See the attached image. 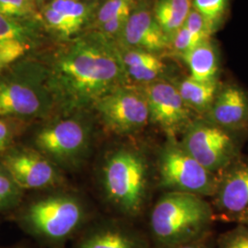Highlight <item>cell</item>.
Wrapping results in <instances>:
<instances>
[{
  "mask_svg": "<svg viewBox=\"0 0 248 248\" xmlns=\"http://www.w3.org/2000/svg\"><path fill=\"white\" fill-rule=\"evenodd\" d=\"M45 66L55 114L91 111L98 98L130 84L120 53L105 40L78 41Z\"/></svg>",
  "mask_w": 248,
  "mask_h": 248,
  "instance_id": "cell-1",
  "label": "cell"
},
{
  "mask_svg": "<svg viewBox=\"0 0 248 248\" xmlns=\"http://www.w3.org/2000/svg\"><path fill=\"white\" fill-rule=\"evenodd\" d=\"M45 191L19 208L14 221L36 245L64 248L95 218L76 191L63 186Z\"/></svg>",
  "mask_w": 248,
  "mask_h": 248,
  "instance_id": "cell-2",
  "label": "cell"
},
{
  "mask_svg": "<svg viewBox=\"0 0 248 248\" xmlns=\"http://www.w3.org/2000/svg\"><path fill=\"white\" fill-rule=\"evenodd\" d=\"M98 180L108 203L123 219L142 215L150 186V166L142 150L129 143L111 146L100 160Z\"/></svg>",
  "mask_w": 248,
  "mask_h": 248,
  "instance_id": "cell-3",
  "label": "cell"
},
{
  "mask_svg": "<svg viewBox=\"0 0 248 248\" xmlns=\"http://www.w3.org/2000/svg\"><path fill=\"white\" fill-rule=\"evenodd\" d=\"M215 220L203 197L168 191L151 211L147 234L152 247H167L202 239L212 233Z\"/></svg>",
  "mask_w": 248,
  "mask_h": 248,
  "instance_id": "cell-4",
  "label": "cell"
},
{
  "mask_svg": "<svg viewBox=\"0 0 248 248\" xmlns=\"http://www.w3.org/2000/svg\"><path fill=\"white\" fill-rule=\"evenodd\" d=\"M95 141V125L89 111L55 114L31 133L30 145L62 172L78 171L89 159Z\"/></svg>",
  "mask_w": 248,
  "mask_h": 248,
  "instance_id": "cell-5",
  "label": "cell"
},
{
  "mask_svg": "<svg viewBox=\"0 0 248 248\" xmlns=\"http://www.w3.org/2000/svg\"><path fill=\"white\" fill-rule=\"evenodd\" d=\"M54 114L45 65L18 60L0 73V117L28 123L43 122Z\"/></svg>",
  "mask_w": 248,
  "mask_h": 248,
  "instance_id": "cell-6",
  "label": "cell"
},
{
  "mask_svg": "<svg viewBox=\"0 0 248 248\" xmlns=\"http://www.w3.org/2000/svg\"><path fill=\"white\" fill-rule=\"evenodd\" d=\"M159 186L168 191L213 197L219 176L204 169L186 152L178 138L167 137L156 157Z\"/></svg>",
  "mask_w": 248,
  "mask_h": 248,
  "instance_id": "cell-7",
  "label": "cell"
},
{
  "mask_svg": "<svg viewBox=\"0 0 248 248\" xmlns=\"http://www.w3.org/2000/svg\"><path fill=\"white\" fill-rule=\"evenodd\" d=\"M233 133L197 117L181 134L179 142L204 169L219 176L240 157L239 142Z\"/></svg>",
  "mask_w": 248,
  "mask_h": 248,
  "instance_id": "cell-8",
  "label": "cell"
},
{
  "mask_svg": "<svg viewBox=\"0 0 248 248\" xmlns=\"http://www.w3.org/2000/svg\"><path fill=\"white\" fill-rule=\"evenodd\" d=\"M108 133L128 137L141 133L149 124L146 100L137 86L122 85L98 98L92 107Z\"/></svg>",
  "mask_w": 248,
  "mask_h": 248,
  "instance_id": "cell-9",
  "label": "cell"
},
{
  "mask_svg": "<svg viewBox=\"0 0 248 248\" xmlns=\"http://www.w3.org/2000/svg\"><path fill=\"white\" fill-rule=\"evenodd\" d=\"M0 164L23 191H44L64 183L62 170L30 144H13L0 155Z\"/></svg>",
  "mask_w": 248,
  "mask_h": 248,
  "instance_id": "cell-10",
  "label": "cell"
},
{
  "mask_svg": "<svg viewBox=\"0 0 248 248\" xmlns=\"http://www.w3.org/2000/svg\"><path fill=\"white\" fill-rule=\"evenodd\" d=\"M137 87L146 100L149 122L156 125L167 137L177 138L197 118L170 80H158Z\"/></svg>",
  "mask_w": 248,
  "mask_h": 248,
  "instance_id": "cell-11",
  "label": "cell"
},
{
  "mask_svg": "<svg viewBox=\"0 0 248 248\" xmlns=\"http://www.w3.org/2000/svg\"><path fill=\"white\" fill-rule=\"evenodd\" d=\"M73 248H152L147 232L123 218L94 219L73 240Z\"/></svg>",
  "mask_w": 248,
  "mask_h": 248,
  "instance_id": "cell-12",
  "label": "cell"
},
{
  "mask_svg": "<svg viewBox=\"0 0 248 248\" xmlns=\"http://www.w3.org/2000/svg\"><path fill=\"white\" fill-rule=\"evenodd\" d=\"M213 199V211L224 222L248 211V158L239 157L219 175Z\"/></svg>",
  "mask_w": 248,
  "mask_h": 248,
  "instance_id": "cell-13",
  "label": "cell"
},
{
  "mask_svg": "<svg viewBox=\"0 0 248 248\" xmlns=\"http://www.w3.org/2000/svg\"><path fill=\"white\" fill-rule=\"evenodd\" d=\"M202 118L232 133L248 130V92L234 84L220 87L212 106Z\"/></svg>",
  "mask_w": 248,
  "mask_h": 248,
  "instance_id": "cell-14",
  "label": "cell"
},
{
  "mask_svg": "<svg viewBox=\"0 0 248 248\" xmlns=\"http://www.w3.org/2000/svg\"><path fill=\"white\" fill-rule=\"evenodd\" d=\"M120 36L128 47L156 54L170 46V40L154 14L143 8L132 11Z\"/></svg>",
  "mask_w": 248,
  "mask_h": 248,
  "instance_id": "cell-15",
  "label": "cell"
},
{
  "mask_svg": "<svg viewBox=\"0 0 248 248\" xmlns=\"http://www.w3.org/2000/svg\"><path fill=\"white\" fill-rule=\"evenodd\" d=\"M120 58L127 79L136 83L137 86L169 79L167 64L156 53L131 49L120 53Z\"/></svg>",
  "mask_w": 248,
  "mask_h": 248,
  "instance_id": "cell-16",
  "label": "cell"
},
{
  "mask_svg": "<svg viewBox=\"0 0 248 248\" xmlns=\"http://www.w3.org/2000/svg\"><path fill=\"white\" fill-rule=\"evenodd\" d=\"M169 80L175 85L187 108L198 117H204L208 112L220 88L218 81L203 82L189 76Z\"/></svg>",
  "mask_w": 248,
  "mask_h": 248,
  "instance_id": "cell-17",
  "label": "cell"
},
{
  "mask_svg": "<svg viewBox=\"0 0 248 248\" xmlns=\"http://www.w3.org/2000/svg\"><path fill=\"white\" fill-rule=\"evenodd\" d=\"M181 58L188 68L189 77L193 79L203 82L218 81L219 55L211 39L202 42Z\"/></svg>",
  "mask_w": 248,
  "mask_h": 248,
  "instance_id": "cell-18",
  "label": "cell"
},
{
  "mask_svg": "<svg viewBox=\"0 0 248 248\" xmlns=\"http://www.w3.org/2000/svg\"><path fill=\"white\" fill-rule=\"evenodd\" d=\"M191 9V0H157L153 14L170 42L184 25Z\"/></svg>",
  "mask_w": 248,
  "mask_h": 248,
  "instance_id": "cell-19",
  "label": "cell"
},
{
  "mask_svg": "<svg viewBox=\"0 0 248 248\" xmlns=\"http://www.w3.org/2000/svg\"><path fill=\"white\" fill-rule=\"evenodd\" d=\"M33 40L31 28L16 18H9L0 13V45L22 43L31 45Z\"/></svg>",
  "mask_w": 248,
  "mask_h": 248,
  "instance_id": "cell-20",
  "label": "cell"
},
{
  "mask_svg": "<svg viewBox=\"0 0 248 248\" xmlns=\"http://www.w3.org/2000/svg\"><path fill=\"white\" fill-rule=\"evenodd\" d=\"M229 0H193L192 8L198 11L214 32L226 14Z\"/></svg>",
  "mask_w": 248,
  "mask_h": 248,
  "instance_id": "cell-21",
  "label": "cell"
},
{
  "mask_svg": "<svg viewBox=\"0 0 248 248\" xmlns=\"http://www.w3.org/2000/svg\"><path fill=\"white\" fill-rule=\"evenodd\" d=\"M22 197L23 190L0 164V213L9 212L18 207Z\"/></svg>",
  "mask_w": 248,
  "mask_h": 248,
  "instance_id": "cell-22",
  "label": "cell"
},
{
  "mask_svg": "<svg viewBox=\"0 0 248 248\" xmlns=\"http://www.w3.org/2000/svg\"><path fill=\"white\" fill-rule=\"evenodd\" d=\"M49 7L62 14L77 31L88 17L87 6L77 0H53Z\"/></svg>",
  "mask_w": 248,
  "mask_h": 248,
  "instance_id": "cell-23",
  "label": "cell"
},
{
  "mask_svg": "<svg viewBox=\"0 0 248 248\" xmlns=\"http://www.w3.org/2000/svg\"><path fill=\"white\" fill-rule=\"evenodd\" d=\"M26 124L23 121L0 117V155L16 143Z\"/></svg>",
  "mask_w": 248,
  "mask_h": 248,
  "instance_id": "cell-24",
  "label": "cell"
},
{
  "mask_svg": "<svg viewBox=\"0 0 248 248\" xmlns=\"http://www.w3.org/2000/svg\"><path fill=\"white\" fill-rule=\"evenodd\" d=\"M215 248H248V226L237 224L215 238Z\"/></svg>",
  "mask_w": 248,
  "mask_h": 248,
  "instance_id": "cell-25",
  "label": "cell"
},
{
  "mask_svg": "<svg viewBox=\"0 0 248 248\" xmlns=\"http://www.w3.org/2000/svg\"><path fill=\"white\" fill-rule=\"evenodd\" d=\"M133 11V0H108L98 11L99 25L121 15H130Z\"/></svg>",
  "mask_w": 248,
  "mask_h": 248,
  "instance_id": "cell-26",
  "label": "cell"
},
{
  "mask_svg": "<svg viewBox=\"0 0 248 248\" xmlns=\"http://www.w3.org/2000/svg\"><path fill=\"white\" fill-rule=\"evenodd\" d=\"M202 42L203 41L194 35L185 25H183L177 31L176 34L172 37L170 45L172 46L174 52L178 56L182 57Z\"/></svg>",
  "mask_w": 248,
  "mask_h": 248,
  "instance_id": "cell-27",
  "label": "cell"
},
{
  "mask_svg": "<svg viewBox=\"0 0 248 248\" xmlns=\"http://www.w3.org/2000/svg\"><path fill=\"white\" fill-rule=\"evenodd\" d=\"M32 0H0V13L9 18H25L33 12Z\"/></svg>",
  "mask_w": 248,
  "mask_h": 248,
  "instance_id": "cell-28",
  "label": "cell"
},
{
  "mask_svg": "<svg viewBox=\"0 0 248 248\" xmlns=\"http://www.w3.org/2000/svg\"><path fill=\"white\" fill-rule=\"evenodd\" d=\"M31 45L22 43H9L0 45V73L7 66L21 58Z\"/></svg>",
  "mask_w": 248,
  "mask_h": 248,
  "instance_id": "cell-29",
  "label": "cell"
},
{
  "mask_svg": "<svg viewBox=\"0 0 248 248\" xmlns=\"http://www.w3.org/2000/svg\"><path fill=\"white\" fill-rule=\"evenodd\" d=\"M44 17L46 22L63 35L70 36L77 32L76 29L73 27L71 23L60 14L59 12L51 9L49 6L44 11Z\"/></svg>",
  "mask_w": 248,
  "mask_h": 248,
  "instance_id": "cell-30",
  "label": "cell"
},
{
  "mask_svg": "<svg viewBox=\"0 0 248 248\" xmlns=\"http://www.w3.org/2000/svg\"><path fill=\"white\" fill-rule=\"evenodd\" d=\"M130 15H121L99 25L101 32L106 36L120 35Z\"/></svg>",
  "mask_w": 248,
  "mask_h": 248,
  "instance_id": "cell-31",
  "label": "cell"
},
{
  "mask_svg": "<svg viewBox=\"0 0 248 248\" xmlns=\"http://www.w3.org/2000/svg\"><path fill=\"white\" fill-rule=\"evenodd\" d=\"M152 248H215V239L213 237V233H211L204 238L192 242L167 247H152Z\"/></svg>",
  "mask_w": 248,
  "mask_h": 248,
  "instance_id": "cell-32",
  "label": "cell"
},
{
  "mask_svg": "<svg viewBox=\"0 0 248 248\" xmlns=\"http://www.w3.org/2000/svg\"><path fill=\"white\" fill-rule=\"evenodd\" d=\"M45 248L36 245L35 243H18V244H15V245H11L9 247H4V248Z\"/></svg>",
  "mask_w": 248,
  "mask_h": 248,
  "instance_id": "cell-33",
  "label": "cell"
},
{
  "mask_svg": "<svg viewBox=\"0 0 248 248\" xmlns=\"http://www.w3.org/2000/svg\"><path fill=\"white\" fill-rule=\"evenodd\" d=\"M232 222H236L237 224H243V225L248 226V211L237 215L235 218H233V220Z\"/></svg>",
  "mask_w": 248,
  "mask_h": 248,
  "instance_id": "cell-34",
  "label": "cell"
}]
</instances>
